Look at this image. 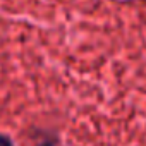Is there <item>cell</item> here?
I'll list each match as a JSON object with an SVG mask.
<instances>
[{
  "label": "cell",
  "instance_id": "obj_1",
  "mask_svg": "<svg viewBox=\"0 0 146 146\" xmlns=\"http://www.w3.org/2000/svg\"><path fill=\"white\" fill-rule=\"evenodd\" d=\"M0 146H14V144H12V141H11L7 136L0 134Z\"/></svg>",
  "mask_w": 146,
  "mask_h": 146
},
{
  "label": "cell",
  "instance_id": "obj_2",
  "mask_svg": "<svg viewBox=\"0 0 146 146\" xmlns=\"http://www.w3.org/2000/svg\"><path fill=\"white\" fill-rule=\"evenodd\" d=\"M53 144H55L53 141H43V143H41V144H38V146H53Z\"/></svg>",
  "mask_w": 146,
  "mask_h": 146
}]
</instances>
